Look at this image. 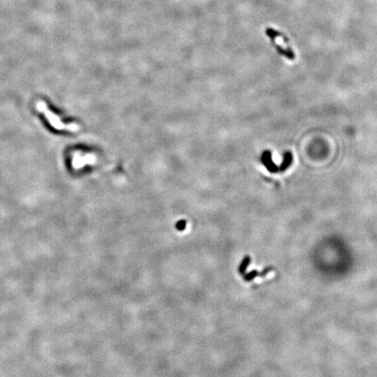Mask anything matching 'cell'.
<instances>
[{
	"label": "cell",
	"mask_w": 377,
	"mask_h": 377,
	"mask_svg": "<svg viewBox=\"0 0 377 377\" xmlns=\"http://www.w3.org/2000/svg\"><path fill=\"white\" fill-rule=\"evenodd\" d=\"M266 33L271 39V44L274 46L279 53L289 60H294L295 53L290 46L288 38L282 32L275 30L274 28L268 27L266 30Z\"/></svg>",
	"instance_id": "1"
}]
</instances>
